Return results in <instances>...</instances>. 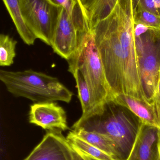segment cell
I'll list each match as a JSON object with an SVG mask.
<instances>
[{"label": "cell", "instance_id": "44dd1931", "mask_svg": "<svg viewBox=\"0 0 160 160\" xmlns=\"http://www.w3.org/2000/svg\"><path fill=\"white\" fill-rule=\"evenodd\" d=\"M73 155H74V160H98L84 155L74 149H73Z\"/></svg>", "mask_w": 160, "mask_h": 160}, {"label": "cell", "instance_id": "30bf717a", "mask_svg": "<svg viewBox=\"0 0 160 160\" xmlns=\"http://www.w3.org/2000/svg\"><path fill=\"white\" fill-rule=\"evenodd\" d=\"M160 129L141 122L138 134L126 160H157Z\"/></svg>", "mask_w": 160, "mask_h": 160}, {"label": "cell", "instance_id": "6da1fadb", "mask_svg": "<svg viewBox=\"0 0 160 160\" xmlns=\"http://www.w3.org/2000/svg\"><path fill=\"white\" fill-rule=\"evenodd\" d=\"M93 29L106 78L115 96L123 94L147 101L135 45L132 0H117L111 14Z\"/></svg>", "mask_w": 160, "mask_h": 160}, {"label": "cell", "instance_id": "5b68a950", "mask_svg": "<svg viewBox=\"0 0 160 160\" xmlns=\"http://www.w3.org/2000/svg\"><path fill=\"white\" fill-rule=\"evenodd\" d=\"M134 36L145 95L148 102H160V30L134 23Z\"/></svg>", "mask_w": 160, "mask_h": 160}, {"label": "cell", "instance_id": "ffe728a7", "mask_svg": "<svg viewBox=\"0 0 160 160\" xmlns=\"http://www.w3.org/2000/svg\"><path fill=\"white\" fill-rule=\"evenodd\" d=\"M133 9L143 8L160 17V0H132Z\"/></svg>", "mask_w": 160, "mask_h": 160}, {"label": "cell", "instance_id": "2e32d148", "mask_svg": "<svg viewBox=\"0 0 160 160\" xmlns=\"http://www.w3.org/2000/svg\"><path fill=\"white\" fill-rule=\"evenodd\" d=\"M66 139L73 149L93 158L98 160H116L78 136L73 130L69 132Z\"/></svg>", "mask_w": 160, "mask_h": 160}, {"label": "cell", "instance_id": "8992f818", "mask_svg": "<svg viewBox=\"0 0 160 160\" xmlns=\"http://www.w3.org/2000/svg\"><path fill=\"white\" fill-rule=\"evenodd\" d=\"M25 23L36 39L51 46L61 8L49 0H19Z\"/></svg>", "mask_w": 160, "mask_h": 160}, {"label": "cell", "instance_id": "52a82bcc", "mask_svg": "<svg viewBox=\"0 0 160 160\" xmlns=\"http://www.w3.org/2000/svg\"><path fill=\"white\" fill-rule=\"evenodd\" d=\"M79 32L73 17L61 8L51 46L54 52L69 60L77 49Z\"/></svg>", "mask_w": 160, "mask_h": 160}, {"label": "cell", "instance_id": "e0dca14e", "mask_svg": "<svg viewBox=\"0 0 160 160\" xmlns=\"http://www.w3.org/2000/svg\"><path fill=\"white\" fill-rule=\"evenodd\" d=\"M56 6L64 8L75 20L80 31L89 27L88 18L80 0H49Z\"/></svg>", "mask_w": 160, "mask_h": 160}, {"label": "cell", "instance_id": "4fadbf2b", "mask_svg": "<svg viewBox=\"0 0 160 160\" xmlns=\"http://www.w3.org/2000/svg\"><path fill=\"white\" fill-rule=\"evenodd\" d=\"M3 1L21 38L28 46L34 45L36 38L25 23L19 0Z\"/></svg>", "mask_w": 160, "mask_h": 160}, {"label": "cell", "instance_id": "9a60e30c", "mask_svg": "<svg viewBox=\"0 0 160 160\" xmlns=\"http://www.w3.org/2000/svg\"><path fill=\"white\" fill-rule=\"evenodd\" d=\"M73 131L78 136L111 156L116 160H122L116 145L111 139L106 135L98 132L87 131L82 129Z\"/></svg>", "mask_w": 160, "mask_h": 160}, {"label": "cell", "instance_id": "9c48e42d", "mask_svg": "<svg viewBox=\"0 0 160 160\" xmlns=\"http://www.w3.org/2000/svg\"><path fill=\"white\" fill-rule=\"evenodd\" d=\"M29 121L31 124L49 131L69 129L65 111L55 102H36L30 106Z\"/></svg>", "mask_w": 160, "mask_h": 160}, {"label": "cell", "instance_id": "3957f363", "mask_svg": "<svg viewBox=\"0 0 160 160\" xmlns=\"http://www.w3.org/2000/svg\"><path fill=\"white\" fill-rule=\"evenodd\" d=\"M141 121L130 111L111 101L103 112L91 118L77 129L98 132L111 139L122 160L127 158L136 139Z\"/></svg>", "mask_w": 160, "mask_h": 160}, {"label": "cell", "instance_id": "ac0fdd59", "mask_svg": "<svg viewBox=\"0 0 160 160\" xmlns=\"http://www.w3.org/2000/svg\"><path fill=\"white\" fill-rule=\"evenodd\" d=\"M17 41L8 35H0V66L9 67L14 63Z\"/></svg>", "mask_w": 160, "mask_h": 160}, {"label": "cell", "instance_id": "277c9868", "mask_svg": "<svg viewBox=\"0 0 160 160\" xmlns=\"http://www.w3.org/2000/svg\"><path fill=\"white\" fill-rule=\"evenodd\" d=\"M0 80L8 92L36 102L62 101L69 103L73 94L57 78L28 69L0 70Z\"/></svg>", "mask_w": 160, "mask_h": 160}, {"label": "cell", "instance_id": "ba28073f", "mask_svg": "<svg viewBox=\"0 0 160 160\" xmlns=\"http://www.w3.org/2000/svg\"><path fill=\"white\" fill-rule=\"evenodd\" d=\"M62 131H49L24 160H74L73 149Z\"/></svg>", "mask_w": 160, "mask_h": 160}, {"label": "cell", "instance_id": "603a6c76", "mask_svg": "<svg viewBox=\"0 0 160 160\" xmlns=\"http://www.w3.org/2000/svg\"><path fill=\"white\" fill-rule=\"evenodd\" d=\"M158 93H159V96L160 100V79H159V81Z\"/></svg>", "mask_w": 160, "mask_h": 160}, {"label": "cell", "instance_id": "8fae6325", "mask_svg": "<svg viewBox=\"0 0 160 160\" xmlns=\"http://www.w3.org/2000/svg\"><path fill=\"white\" fill-rule=\"evenodd\" d=\"M128 109L142 123L160 129V102H149L128 95H116L112 101Z\"/></svg>", "mask_w": 160, "mask_h": 160}, {"label": "cell", "instance_id": "d6986e66", "mask_svg": "<svg viewBox=\"0 0 160 160\" xmlns=\"http://www.w3.org/2000/svg\"><path fill=\"white\" fill-rule=\"evenodd\" d=\"M134 23L143 24L150 28L160 30V17L143 8L134 10Z\"/></svg>", "mask_w": 160, "mask_h": 160}, {"label": "cell", "instance_id": "7a4b0ae2", "mask_svg": "<svg viewBox=\"0 0 160 160\" xmlns=\"http://www.w3.org/2000/svg\"><path fill=\"white\" fill-rule=\"evenodd\" d=\"M67 62L69 72L78 70L81 73L100 114L102 113L106 103L112 101L115 96L106 78L94 29L79 32L77 49Z\"/></svg>", "mask_w": 160, "mask_h": 160}, {"label": "cell", "instance_id": "cb8c5ba5", "mask_svg": "<svg viewBox=\"0 0 160 160\" xmlns=\"http://www.w3.org/2000/svg\"><path fill=\"white\" fill-rule=\"evenodd\" d=\"M80 1L81 2L82 4L84 6V4L86 0H80Z\"/></svg>", "mask_w": 160, "mask_h": 160}, {"label": "cell", "instance_id": "5bb4252c", "mask_svg": "<svg viewBox=\"0 0 160 160\" xmlns=\"http://www.w3.org/2000/svg\"><path fill=\"white\" fill-rule=\"evenodd\" d=\"M117 2V0H86L84 7L90 28L93 29L99 22L108 17Z\"/></svg>", "mask_w": 160, "mask_h": 160}, {"label": "cell", "instance_id": "7402d4cb", "mask_svg": "<svg viewBox=\"0 0 160 160\" xmlns=\"http://www.w3.org/2000/svg\"><path fill=\"white\" fill-rule=\"evenodd\" d=\"M157 160H160V139L158 144V155Z\"/></svg>", "mask_w": 160, "mask_h": 160}, {"label": "cell", "instance_id": "7c38bea8", "mask_svg": "<svg viewBox=\"0 0 160 160\" xmlns=\"http://www.w3.org/2000/svg\"><path fill=\"white\" fill-rule=\"evenodd\" d=\"M71 74L76 82L78 97L82 110L80 118L72 126V130H75L91 118L99 115L100 112L94 103L90 89L81 73L79 70H76Z\"/></svg>", "mask_w": 160, "mask_h": 160}]
</instances>
